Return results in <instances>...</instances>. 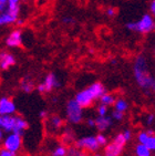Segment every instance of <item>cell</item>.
<instances>
[{
  "label": "cell",
  "instance_id": "cell-33",
  "mask_svg": "<svg viewBox=\"0 0 155 156\" xmlns=\"http://www.w3.org/2000/svg\"><path fill=\"white\" fill-rule=\"evenodd\" d=\"M150 13L153 16L155 15V0H151L150 2Z\"/></svg>",
  "mask_w": 155,
  "mask_h": 156
},
{
  "label": "cell",
  "instance_id": "cell-7",
  "mask_svg": "<svg viewBox=\"0 0 155 156\" xmlns=\"http://www.w3.org/2000/svg\"><path fill=\"white\" fill-rule=\"evenodd\" d=\"M21 144H22V138H21V134L15 132H10V134L6 137V140L3 141V147L7 148L8 151L15 152L17 153L21 148Z\"/></svg>",
  "mask_w": 155,
  "mask_h": 156
},
{
  "label": "cell",
  "instance_id": "cell-8",
  "mask_svg": "<svg viewBox=\"0 0 155 156\" xmlns=\"http://www.w3.org/2000/svg\"><path fill=\"white\" fill-rule=\"evenodd\" d=\"M6 45L9 48H20L23 43V33L20 29H15L7 36L6 38Z\"/></svg>",
  "mask_w": 155,
  "mask_h": 156
},
{
  "label": "cell",
  "instance_id": "cell-27",
  "mask_svg": "<svg viewBox=\"0 0 155 156\" xmlns=\"http://www.w3.org/2000/svg\"><path fill=\"white\" fill-rule=\"evenodd\" d=\"M98 113L100 116H104V115H106L107 113V106L106 105H99V108H98Z\"/></svg>",
  "mask_w": 155,
  "mask_h": 156
},
{
  "label": "cell",
  "instance_id": "cell-15",
  "mask_svg": "<svg viewBox=\"0 0 155 156\" xmlns=\"http://www.w3.org/2000/svg\"><path fill=\"white\" fill-rule=\"evenodd\" d=\"M29 127V124L24 119H22L21 116H18L16 115V124H15V129L12 132L18 133V134H22L24 129H27Z\"/></svg>",
  "mask_w": 155,
  "mask_h": 156
},
{
  "label": "cell",
  "instance_id": "cell-4",
  "mask_svg": "<svg viewBox=\"0 0 155 156\" xmlns=\"http://www.w3.org/2000/svg\"><path fill=\"white\" fill-rule=\"evenodd\" d=\"M67 116L68 120L73 124L80 123L83 119V108L74 99L70 100L67 104Z\"/></svg>",
  "mask_w": 155,
  "mask_h": 156
},
{
  "label": "cell",
  "instance_id": "cell-17",
  "mask_svg": "<svg viewBox=\"0 0 155 156\" xmlns=\"http://www.w3.org/2000/svg\"><path fill=\"white\" fill-rule=\"evenodd\" d=\"M20 87L24 93H31L33 91V89H34V83L29 78H24L23 80H21Z\"/></svg>",
  "mask_w": 155,
  "mask_h": 156
},
{
  "label": "cell",
  "instance_id": "cell-11",
  "mask_svg": "<svg viewBox=\"0 0 155 156\" xmlns=\"http://www.w3.org/2000/svg\"><path fill=\"white\" fill-rule=\"evenodd\" d=\"M17 62L16 57L9 51H0V70L6 71Z\"/></svg>",
  "mask_w": 155,
  "mask_h": 156
},
{
  "label": "cell",
  "instance_id": "cell-31",
  "mask_svg": "<svg viewBox=\"0 0 155 156\" xmlns=\"http://www.w3.org/2000/svg\"><path fill=\"white\" fill-rule=\"evenodd\" d=\"M62 22L64 24H72L73 22H74V19H73V17H64V18L62 19Z\"/></svg>",
  "mask_w": 155,
  "mask_h": 156
},
{
  "label": "cell",
  "instance_id": "cell-5",
  "mask_svg": "<svg viewBox=\"0 0 155 156\" xmlns=\"http://www.w3.org/2000/svg\"><path fill=\"white\" fill-rule=\"evenodd\" d=\"M126 141L122 133H120L115 136L112 143L106 145L104 150V156H120L123 152V148L125 146Z\"/></svg>",
  "mask_w": 155,
  "mask_h": 156
},
{
  "label": "cell",
  "instance_id": "cell-32",
  "mask_svg": "<svg viewBox=\"0 0 155 156\" xmlns=\"http://www.w3.org/2000/svg\"><path fill=\"white\" fill-rule=\"evenodd\" d=\"M122 134H123V136H124V138H125L126 142L131 140L132 133H131V131H130V129H126V131H124V133H122Z\"/></svg>",
  "mask_w": 155,
  "mask_h": 156
},
{
  "label": "cell",
  "instance_id": "cell-22",
  "mask_svg": "<svg viewBox=\"0 0 155 156\" xmlns=\"http://www.w3.org/2000/svg\"><path fill=\"white\" fill-rule=\"evenodd\" d=\"M96 142H98V144L100 146H105L107 144V138L106 136H104L103 134H99L98 136H96Z\"/></svg>",
  "mask_w": 155,
  "mask_h": 156
},
{
  "label": "cell",
  "instance_id": "cell-1",
  "mask_svg": "<svg viewBox=\"0 0 155 156\" xmlns=\"http://www.w3.org/2000/svg\"><path fill=\"white\" fill-rule=\"evenodd\" d=\"M133 74L137 85L145 92L150 94L155 89L154 76L151 74L147 58L143 54L137 55L133 62Z\"/></svg>",
  "mask_w": 155,
  "mask_h": 156
},
{
  "label": "cell",
  "instance_id": "cell-24",
  "mask_svg": "<svg viewBox=\"0 0 155 156\" xmlns=\"http://www.w3.org/2000/svg\"><path fill=\"white\" fill-rule=\"evenodd\" d=\"M51 124H52L56 129H58V127H60V126L62 125V120H61L59 116H52L51 117Z\"/></svg>",
  "mask_w": 155,
  "mask_h": 156
},
{
  "label": "cell",
  "instance_id": "cell-3",
  "mask_svg": "<svg viewBox=\"0 0 155 156\" xmlns=\"http://www.w3.org/2000/svg\"><path fill=\"white\" fill-rule=\"evenodd\" d=\"M155 28L154 16L151 13H144L137 21H128L126 23V29L141 34H149L153 32Z\"/></svg>",
  "mask_w": 155,
  "mask_h": 156
},
{
  "label": "cell",
  "instance_id": "cell-6",
  "mask_svg": "<svg viewBox=\"0 0 155 156\" xmlns=\"http://www.w3.org/2000/svg\"><path fill=\"white\" fill-rule=\"evenodd\" d=\"M59 87L60 82L58 80L57 75L54 73H49V74L45 75L43 82L39 84L37 89H38V92H40V93H48V92H51L53 89Z\"/></svg>",
  "mask_w": 155,
  "mask_h": 156
},
{
  "label": "cell",
  "instance_id": "cell-2",
  "mask_svg": "<svg viewBox=\"0 0 155 156\" xmlns=\"http://www.w3.org/2000/svg\"><path fill=\"white\" fill-rule=\"evenodd\" d=\"M105 92V87L101 82H94L87 89L78 92L74 100L83 108H90L96 100L100 99V96Z\"/></svg>",
  "mask_w": 155,
  "mask_h": 156
},
{
  "label": "cell",
  "instance_id": "cell-9",
  "mask_svg": "<svg viewBox=\"0 0 155 156\" xmlns=\"http://www.w3.org/2000/svg\"><path fill=\"white\" fill-rule=\"evenodd\" d=\"M17 111L13 100L8 96H2L0 99V115H10L15 114Z\"/></svg>",
  "mask_w": 155,
  "mask_h": 156
},
{
  "label": "cell",
  "instance_id": "cell-20",
  "mask_svg": "<svg viewBox=\"0 0 155 156\" xmlns=\"http://www.w3.org/2000/svg\"><path fill=\"white\" fill-rule=\"evenodd\" d=\"M151 152L152 151H150L145 145L141 144V143H139L135 146V154H136V156H151Z\"/></svg>",
  "mask_w": 155,
  "mask_h": 156
},
{
  "label": "cell",
  "instance_id": "cell-37",
  "mask_svg": "<svg viewBox=\"0 0 155 156\" xmlns=\"http://www.w3.org/2000/svg\"><path fill=\"white\" fill-rule=\"evenodd\" d=\"M47 115H48V113H47V111H45V110H42V111L40 112V117H41L42 120H43V119H45V117H47Z\"/></svg>",
  "mask_w": 155,
  "mask_h": 156
},
{
  "label": "cell",
  "instance_id": "cell-30",
  "mask_svg": "<svg viewBox=\"0 0 155 156\" xmlns=\"http://www.w3.org/2000/svg\"><path fill=\"white\" fill-rule=\"evenodd\" d=\"M8 9V0H0V12H5Z\"/></svg>",
  "mask_w": 155,
  "mask_h": 156
},
{
  "label": "cell",
  "instance_id": "cell-13",
  "mask_svg": "<svg viewBox=\"0 0 155 156\" xmlns=\"http://www.w3.org/2000/svg\"><path fill=\"white\" fill-rule=\"evenodd\" d=\"M19 19V16H16L10 11L0 12V26H10L15 24Z\"/></svg>",
  "mask_w": 155,
  "mask_h": 156
},
{
  "label": "cell",
  "instance_id": "cell-12",
  "mask_svg": "<svg viewBox=\"0 0 155 156\" xmlns=\"http://www.w3.org/2000/svg\"><path fill=\"white\" fill-rule=\"evenodd\" d=\"M16 115H0V129L5 132H12L15 129Z\"/></svg>",
  "mask_w": 155,
  "mask_h": 156
},
{
  "label": "cell",
  "instance_id": "cell-36",
  "mask_svg": "<svg viewBox=\"0 0 155 156\" xmlns=\"http://www.w3.org/2000/svg\"><path fill=\"white\" fill-rule=\"evenodd\" d=\"M88 125L91 126V127H94V126H96V121L92 120V119H90V120H88Z\"/></svg>",
  "mask_w": 155,
  "mask_h": 156
},
{
  "label": "cell",
  "instance_id": "cell-19",
  "mask_svg": "<svg viewBox=\"0 0 155 156\" xmlns=\"http://www.w3.org/2000/svg\"><path fill=\"white\" fill-rule=\"evenodd\" d=\"M113 105H114V110H115V111L122 112V113L126 112L128 108V103L126 102L124 99H116Z\"/></svg>",
  "mask_w": 155,
  "mask_h": 156
},
{
  "label": "cell",
  "instance_id": "cell-14",
  "mask_svg": "<svg viewBox=\"0 0 155 156\" xmlns=\"http://www.w3.org/2000/svg\"><path fill=\"white\" fill-rule=\"evenodd\" d=\"M94 121H96V126H94V127H96V129H98L99 131H101V132L107 129L112 125L111 117H107L106 115H104V116H100V115H99L98 119Z\"/></svg>",
  "mask_w": 155,
  "mask_h": 156
},
{
  "label": "cell",
  "instance_id": "cell-38",
  "mask_svg": "<svg viewBox=\"0 0 155 156\" xmlns=\"http://www.w3.org/2000/svg\"><path fill=\"white\" fill-rule=\"evenodd\" d=\"M2 137H3L2 131H1V129H0V141H1V140H2Z\"/></svg>",
  "mask_w": 155,
  "mask_h": 156
},
{
  "label": "cell",
  "instance_id": "cell-21",
  "mask_svg": "<svg viewBox=\"0 0 155 156\" xmlns=\"http://www.w3.org/2000/svg\"><path fill=\"white\" fill-rule=\"evenodd\" d=\"M145 145L150 151H154L155 150V136L154 135H150L149 138L146 140Z\"/></svg>",
  "mask_w": 155,
  "mask_h": 156
},
{
  "label": "cell",
  "instance_id": "cell-16",
  "mask_svg": "<svg viewBox=\"0 0 155 156\" xmlns=\"http://www.w3.org/2000/svg\"><path fill=\"white\" fill-rule=\"evenodd\" d=\"M21 3H22V0H8V9L7 10L13 15L20 17Z\"/></svg>",
  "mask_w": 155,
  "mask_h": 156
},
{
  "label": "cell",
  "instance_id": "cell-25",
  "mask_svg": "<svg viewBox=\"0 0 155 156\" xmlns=\"http://www.w3.org/2000/svg\"><path fill=\"white\" fill-rule=\"evenodd\" d=\"M149 133L147 132H141L140 134H139V136H137V140H139V143H141V144H145L146 140L149 138Z\"/></svg>",
  "mask_w": 155,
  "mask_h": 156
},
{
  "label": "cell",
  "instance_id": "cell-28",
  "mask_svg": "<svg viewBox=\"0 0 155 156\" xmlns=\"http://www.w3.org/2000/svg\"><path fill=\"white\" fill-rule=\"evenodd\" d=\"M105 13H106L107 17H110V18H113V17H115L116 13H117V11H116L115 8H113V7H109L106 9V11H105Z\"/></svg>",
  "mask_w": 155,
  "mask_h": 156
},
{
  "label": "cell",
  "instance_id": "cell-34",
  "mask_svg": "<svg viewBox=\"0 0 155 156\" xmlns=\"http://www.w3.org/2000/svg\"><path fill=\"white\" fill-rule=\"evenodd\" d=\"M69 154H70V156H84L81 152H79V151H77V150H71Z\"/></svg>",
  "mask_w": 155,
  "mask_h": 156
},
{
  "label": "cell",
  "instance_id": "cell-10",
  "mask_svg": "<svg viewBox=\"0 0 155 156\" xmlns=\"http://www.w3.org/2000/svg\"><path fill=\"white\" fill-rule=\"evenodd\" d=\"M77 147L85 148V150L91 151V152H96L99 150L100 145L96 142V136H87V137L81 138V140H79L77 142Z\"/></svg>",
  "mask_w": 155,
  "mask_h": 156
},
{
  "label": "cell",
  "instance_id": "cell-39",
  "mask_svg": "<svg viewBox=\"0 0 155 156\" xmlns=\"http://www.w3.org/2000/svg\"><path fill=\"white\" fill-rule=\"evenodd\" d=\"M96 156H103V155H101V154H96Z\"/></svg>",
  "mask_w": 155,
  "mask_h": 156
},
{
  "label": "cell",
  "instance_id": "cell-35",
  "mask_svg": "<svg viewBox=\"0 0 155 156\" xmlns=\"http://www.w3.org/2000/svg\"><path fill=\"white\" fill-rule=\"evenodd\" d=\"M153 121H154V114H150L149 116H147V124L151 125V124L153 123Z\"/></svg>",
  "mask_w": 155,
  "mask_h": 156
},
{
  "label": "cell",
  "instance_id": "cell-29",
  "mask_svg": "<svg viewBox=\"0 0 155 156\" xmlns=\"http://www.w3.org/2000/svg\"><path fill=\"white\" fill-rule=\"evenodd\" d=\"M0 156H16L15 152H11V151H8L7 148H1L0 150Z\"/></svg>",
  "mask_w": 155,
  "mask_h": 156
},
{
  "label": "cell",
  "instance_id": "cell-23",
  "mask_svg": "<svg viewBox=\"0 0 155 156\" xmlns=\"http://www.w3.org/2000/svg\"><path fill=\"white\" fill-rule=\"evenodd\" d=\"M54 156H66L67 155V148L64 146H59L56 148L53 153Z\"/></svg>",
  "mask_w": 155,
  "mask_h": 156
},
{
  "label": "cell",
  "instance_id": "cell-18",
  "mask_svg": "<svg viewBox=\"0 0 155 156\" xmlns=\"http://www.w3.org/2000/svg\"><path fill=\"white\" fill-rule=\"evenodd\" d=\"M99 100H100L101 104L106 105V106H111V105L114 104V102H115L116 99H115V96H114L112 93H107L106 91H105L104 93L100 96V99Z\"/></svg>",
  "mask_w": 155,
  "mask_h": 156
},
{
  "label": "cell",
  "instance_id": "cell-26",
  "mask_svg": "<svg viewBox=\"0 0 155 156\" xmlns=\"http://www.w3.org/2000/svg\"><path fill=\"white\" fill-rule=\"evenodd\" d=\"M123 117H124V113H122V112L115 111V110H114V111L112 112V119H114V120H116V121H122Z\"/></svg>",
  "mask_w": 155,
  "mask_h": 156
}]
</instances>
